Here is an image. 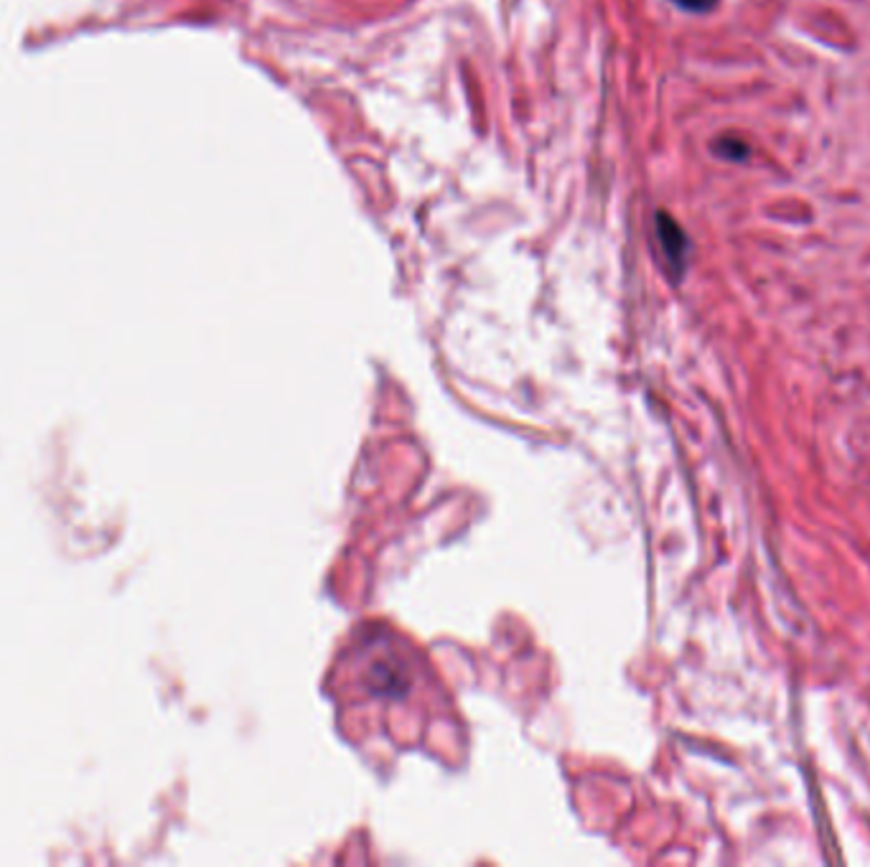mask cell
I'll return each instance as SVG.
<instances>
[{"label": "cell", "mask_w": 870, "mask_h": 867, "mask_svg": "<svg viewBox=\"0 0 870 867\" xmlns=\"http://www.w3.org/2000/svg\"><path fill=\"white\" fill-rule=\"evenodd\" d=\"M656 234H660L662 250L664 255H667L669 265L675 267V270H682L687 257V237L682 229L677 227V221L667 217V214H660V217H656Z\"/></svg>", "instance_id": "cell-1"}, {"label": "cell", "mask_w": 870, "mask_h": 867, "mask_svg": "<svg viewBox=\"0 0 870 867\" xmlns=\"http://www.w3.org/2000/svg\"><path fill=\"white\" fill-rule=\"evenodd\" d=\"M715 153L725 160H744L748 156V145L740 137H721L715 143Z\"/></svg>", "instance_id": "cell-2"}, {"label": "cell", "mask_w": 870, "mask_h": 867, "mask_svg": "<svg viewBox=\"0 0 870 867\" xmlns=\"http://www.w3.org/2000/svg\"><path fill=\"white\" fill-rule=\"evenodd\" d=\"M672 3L682 8V11H690V13H708L710 8L717 3V0H672Z\"/></svg>", "instance_id": "cell-3"}]
</instances>
